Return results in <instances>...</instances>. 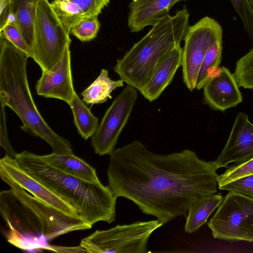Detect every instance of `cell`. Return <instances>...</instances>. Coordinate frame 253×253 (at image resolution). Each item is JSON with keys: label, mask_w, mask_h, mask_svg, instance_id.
I'll use <instances>...</instances> for the list:
<instances>
[{"label": "cell", "mask_w": 253, "mask_h": 253, "mask_svg": "<svg viewBox=\"0 0 253 253\" xmlns=\"http://www.w3.org/2000/svg\"><path fill=\"white\" fill-rule=\"evenodd\" d=\"M180 0H176V2H178V1H180Z\"/></svg>", "instance_id": "36"}, {"label": "cell", "mask_w": 253, "mask_h": 253, "mask_svg": "<svg viewBox=\"0 0 253 253\" xmlns=\"http://www.w3.org/2000/svg\"><path fill=\"white\" fill-rule=\"evenodd\" d=\"M240 17L244 30L253 40V3L252 0H230Z\"/></svg>", "instance_id": "28"}, {"label": "cell", "mask_w": 253, "mask_h": 253, "mask_svg": "<svg viewBox=\"0 0 253 253\" xmlns=\"http://www.w3.org/2000/svg\"><path fill=\"white\" fill-rule=\"evenodd\" d=\"M222 40V29L214 19L206 16L189 27L182 48L183 82L190 91L196 88L198 72L209 47L215 41Z\"/></svg>", "instance_id": "9"}, {"label": "cell", "mask_w": 253, "mask_h": 253, "mask_svg": "<svg viewBox=\"0 0 253 253\" xmlns=\"http://www.w3.org/2000/svg\"><path fill=\"white\" fill-rule=\"evenodd\" d=\"M253 157V124L244 112H239L221 153L214 161L218 168L228 167Z\"/></svg>", "instance_id": "13"}, {"label": "cell", "mask_w": 253, "mask_h": 253, "mask_svg": "<svg viewBox=\"0 0 253 253\" xmlns=\"http://www.w3.org/2000/svg\"><path fill=\"white\" fill-rule=\"evenodd\" d=\"M252 0V1H253V0Z\"/></svg>", "instance_id": "37"}, {"label": "cell", "mask_w": 253, "mask_h": 253, "mask_svg": "<svg viewBox=\"0 0 253 253\" xmlns=\"http://www.w3.org/2000/svg\"><path fill=\"white\" fill-rule=\"evenodd\" d=\"M189 18L186 7L164 17L117 60L114 71L126 84L141 91L159 62L180 45L189 27Z\"/></svg>", "instance_id": "4"}, {"label": "cell", "mask_w": 253, "mask_h": 253, "mask_svg": "<svg viewBox=\"0 0 253 253\" xmlns=\"http://www.w3.org/2000/svg\"><path fill=\"white\" fill-rule=\"evenodd\" d=\"M65 0H54L53 1V2H58L65 1Z\"/></svg>", "instance_id": "35"}, {"label": "cell", "mask_w": 253, "mask_h": 253, "mask_svg": "<svg viewBox=\"0 0 253 253\" xmlns=\"http://www.w3.org/2000/svg\"><path fill=\"white\" fill-rule=\"evenodd\" d=\"M28 56L0 34V102L20 119L21 128L39 137L57 154H73L69 141L55 132L41 115L29 86Z\"/></svg>", "instance_id": "3"}, {"label": "cell", "mask_w": 253, "mask_h": 253, "mask_svg": "<svg viewBox=\"0 0 253 253\" xmlns=\"http://www.w3.org/2000/svg\"><path fill=\"white\" fill-rule=\"evenodd\" d=\"M0 211L8 229L4 234L11 245L24 250H44L53 239L42 219L11 188L0 193Z\"/></svg>", "instance_id": "5"}, {"label": "cell", "mask_w": 253, "mask_h": 253, "mask_svg": "<svg viewBox=\"0 0 253 253\" xmlns=\"http://www.w3.org/2000/svg\"><path fill=\"white\" fill-rule=\"evenodd\" d=\"M16 195L42 219L53 238L70 232L87 230L92 226L79 217L67 214L37 197L28 194L18 184L7 179H2Z\"/></svg>", "instance_id": "11"}, {"label": "cell", "mask_w": 253, "mask_h": 253, "mask_svg": "<svg viewBox=\"0 0 253 253\" xmlns=\"http://www.w3.org/2000/svg\"><path fill=\"white\" fill-rule=\"evenodd\" d=\"M208 225L214 238L253 242V200L229 191Z\"/></svg>", "instance_id": "8"}, {"label": "cell", "mask_w": 253, "mask_h": 253, "mask_svg": "<svg viewBox=\"0 0 253 253\" xmlns=\"http://www.w3.org/2000/svg\"><path fill=\"white\" fill-rule=\"evenodd\" d=\"M54 11L66 30L70 33L72 26L84 18L78 6L71 0L50 3Z\"/></svg>", "instance_id": "24"}, {"label": "cell", "mask_w": 253, "mask_h": 253, "mask_svg": "<svg viewBox=\"0 0 253 253\" xmlns=\"http://www.w3.org/2000/svg\"><path fill=\"white\" fill-rule=\"evenodd\" d=\"M41 157L53 167L70 175L91 182L100 181L95 169L74 154L52 152Z\"/></svg>", "instance_id": "18"}, {"label": "cell", "mask_w": 253, "mask_h": 253, "mask_svg": "<svg viewBox=\"0 0 253 253\" xmlns=\"http://www.w3.org/2000/svg\"><path fill=\"white\" fill-rule=\"evenodd\" d=\"M203 88L205 102L215 110L224 112L243 101L233 74L224 66L219 68L218 73L208 81Z\"/></svg>", "instance_id": "15"}, {"label": "cell", "mask_w": 253, "mask_h": 253, "mask_svg": "<svg viewBox=\"0 0 253 253\" xmlns=\"http://www.w3.org/2000/svg\"><path fill=\"white\" fill-rule=\"evenodd\" d=\"M137 97V89L126 84L106 111L91 144L99 156L110 155L115 149L118 139L126 126Z\"/></svg>", "instance_id": "10"}, {"label": "cell", "mask_w": 253, "mask_h": 253, "mask_svg": "<svg viewBox=\"0 0 253 253\" xmlns=\"http://www.w3.org/2000/svg\"><path fill=\"white\" fill-rule=\"evenodd\" d=\"M252 174H253V157L228 167L224 172L218 176V186Z\"/></svg>", "instance_id": "27"}, {"label": "cell", "mask_w": 253, "mask_h": 253, "mask_svg": "<svg viewBox=\"0 0 253 253\" xmlns=\"http://www.w3.org/2000/svg\"><path fill=\"white\" fill-rule=\"evenodd\" d=\"M15 159L29 174L71 206L86 223L92 226L99 221L115 220L117 198L108 186L67 174L28 151L17 153Z\"/></svg>", "instance_id": "2"}, {"label": "cell", "mask_w": 253, "mask_h": 253, "mask_svg": "<svg viewBox=\"0 0 253 253\" xmlns=\"http://www.w3.org/2000/svg\"><path fill=\"white\" fill-rule=\"evenodd\" d=\"M98 16L84 17L71 28L73 35L81 42H89L94 39L100 29Z\"/></svg>", "instance_id": "26"}, {"label": "cell", "mask_w": 253, "mask_h": 253, "mask_svg": "<svg viewBox=\"0 0 253 253\" xmlns=\"http://www.w3.org/2000/svg\"><path fill=\"white\" fill-rule=\"evenodd\" d=\"M109 156L107 175L114 196L163 224L186 216L194 201L217 191V165L190 149L159 154L135 140Z\"/></svg>", "instance_id": "1"}, {"label": "cell", "mask_w": 253, "mask_h": 253, "mask_svg": "<svg viewBox=\"0 0 253 253\" xmlns=\"http://www.w3.org/2000/svg\"><path fill=\"white\" fill-rule=\"evenodd\" d=\"M38 1V0H11L9 14L31 51Z\"/></svg>", "instance_id": "20"}, {"label": "cell", "mask_w": 253, "mask_h": 253, "mask_svg": "<svg viewBox=\"0 0 253 253\" xmlns=\"http://www.w3.org/2000/svg\"><path fill=\"white\" fill-rule=\"evenodd\" d=\"M81 10L84 17L96 15L109 3V0H71Z\"/></svg>", "instance_id": "31"}, {"label": "cell", "mask_w": 253, "mask_h": 253, "mask_svg": "<svg viewBox=\"0 0 253 253\" xmlns=\"http://www.w3.org/2000/svg\"><path fill=\"white\" fill-rule=\"evenodd\" d=\"M44 250L56 253H88L87 250L80 244L79 246L73 247L51 246L48 244L44 248Z\"/></svg>", "instance_id": "34"}, {"label": "cell", "mask_w": 253, "mask_h": 253, "mask_svg": "<svg viewBox=\"0 0 253 253\" xmlns=\"http://www.w3.org/2000/svg\"><path fill=\"white\" fill-rule=\"evenodd\" d=\"M124 81H113L110 79L108 71L101 70L100 75L81 93L83 101L87 104L93 105L106 102L112 98L111 92L117 87L124 86Z\"/></svg>", "instance_id": "21"}, {"label": "cell", "mask_w": 253, "mask_h": 253, "mask_svg": "<svg viewBox=\"0 0 253 253\" xmlns=\"http://www.w3.org/2000/svg\"><path fill=\"white\" fill-rule=\"evenodd\" d=\"M233 74L239 87L253 89V47L237 61Z\"/></svg>", "instance_id": "25"}, {"label": "cell", "mask_w": 253, "mask_h": 253, "mask_svg": "<svg viewBox=\"0 0 253 253\" xmlns=\"http://www.w3.org/2000/svg\"><path fill=\"white\" fill-rule=\"evenodd\" d=\"M74 116V123L80 135L84 140L91 137L98 126V119L79 97L76 92L69 105Z\"/></svg>", "instance_id": "22"}, {"label": "cell", "mask_w": 253, "mask_h": 253, "mask_svg": "<svg viewBox=\"0 0 253 253\" xmlns=\"http://www.w3.org/2000/svg\"><path fill=\"white\" fill-rule=\"evenodd\" d=\"M163 224L156 219L117 225L107 230L95 231L82 239L80 245L89 253H148L151 235Z\"/></svg>", "instance_id": "7"}, {"label": "cell", "mask_w": 253, "mask_h": 253, "mask_svg": "<svg viewBox=\"0 0 253 253\" xmlns=\"http://www.w3.org/2000/svg\"><path fill=\"white\" fill-rule=\"evenodd\" d=\"M182 48H173L159 62L147 83L140 92L150 102L157 99L173 80L178 68L181 66Z\"/></svg>", "instance_id": "16"}, {"label": "cell", "mask_w": 253, "mask_h": 253, "mask_svg": "<svg viewBox=\"0 0 253 253\" xmlns=\"http://www.w3.org/2000/svg\"><path fill=\"white\" fill-rule=\"evenodd\" d=\"M5 106L0 103V145L5 152V155L10 158H15L17 153L12 148L9 141L5 112Z\"/></svg>", "instance_id": "32"}, {"label": "cell", "mask_w": 253, "mask_h": 253, "mask_svg": "<svg viewBox=\"0 0 253 253\" xmlns=\"http://www.w3.org/2000/svg\"><path fill=\"white\" fill-rule=\"evenodd\" d=\"M39 95L60 99L71 104L75 91L71 65V52L68 45L60 60L48 72H42L36 85Z\"/></svg>", "instance_id": "14"}, {"label": "cell", "mask_w": 253, "mask_h": 253, "mask_svg": "<svg viewBox=\"0 0 253 253\" xmlns=\"http://www.w3.org/2000/svg\"><path fill=\"white\" fill-rule=\"evenodd\" d=\"M11 0H0V30L5 25L11 10Z\"/></svg>", "instance_id": "33"}, {"label": "cell", "mask_w": 253, "mask_h": 253, "mask_svg": "<svg viewBox=\"0 0 253 253\" xmlns=\"http://www.w3.org/2000/svg\"><path fill=\"white\" fill-rule=\"evenodd\" d=\"M0 34L29 57H31V49L14 22H7L0 30Z\"/></svg>", "instance_id": "29"}, {"label": "cell", "mask_w": 253, "mask_h": 253, "mask_svg": "<svg viewBox=\"0 0 253 253\" xmlns=\"http://www.w3.org/2000/svg\"><path fill=\"white\" fill-rule=\"evenodd\" d=\"M48 0H38L32 56L42 72L49 71L62 58L71 40Z\"/></svg>", "instance_id": "6"}, {"label": "cell", "mask_w": 253, "mask_h": 253, "mask_svg": "<svg viewBox=\"0 0 253 253\" xmlns=\"http://www.w3.org/2000/svg\"><path fill=\"white\" fill-rule=\"evenodd\" d=\"M223 198L221 194H211L201 197L190 206L184 227L188 234L196 232L205 224L207 219L222 203Z\"/></svg>", "instance_id": "19"}, {"label": "cell", "mask_w": 253, "mask_h": 253, "mask_svg": "<svg viewBox=\"0 0 253 253\" xmlns=\"http://www.w3.org/2000/svg\"><path fill=\"white\" fill-rule=\"evenodd\" d=\"M0 176L1 180L7 179L13 181L34 196L58 210L70 215L79 217L71 206L25 171L15 158L5 155L0 159Z\"/></svg>", "instance_id": "12"}, {"label": "cell", "mask_w": 253, "mask_h": 253, "mask_svg": "<svg viewBox=\"0 0 253 253\" xmlns=\"http://www.w3.org/2000/svg\"><path fill=\"white\" fill-rule=\"evenodd\" d=\"M176 0H132L128 5L127 25L131 32L153 26L168 15Z\"/></svg>", "instance_id": "17"}, {"label": "cell", "mask_w": 253, "mask_h": 253, "mask_svg": "<svg viewBox=\"0 0 253 253\" xmlns=\"http://www.w3.org/2000/svg\"><path fill=\"white\" fill-rule=\"evenodd\" d=\"M222 51V40L215 41L209 47L199 69L195 89L203 88L209 80V72L212 68L219 67L221 61Z\"/></svg>", "instance_id": "23"}, {"label": "cell", "mask_w": 253, "mask_h": 253, "mask_svg": "<svg viewBox=\"0 0 253 253\" xmlns=\"http://www.w3.org/2000/svg\"><path fill=\"white\" fill-rule=\"evenodd\" d=\"M218 189L239 194L253 200V174L218 186Z\"/></svg>", "instance_id": "30"}]
</instances>
